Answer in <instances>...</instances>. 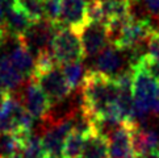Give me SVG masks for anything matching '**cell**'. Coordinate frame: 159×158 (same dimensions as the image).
Segmentation results:
<instances>
[{
	"label": "cell",
	"instance_id": "1",
	"mask_svg": "<svg viewBox=\"0 0 159 158\" xmlns=\"http://www.w3.org/2000/svg\"><path fill=\"white\" fill-rule=\"evenodd\" d=\"M133 70V121L159 115V81L137 59L130 65Z\"/></svg>",
	"mask_w": 159,
	"mask_h": 158
},
{
	"label": "cell",
	"instance_id": "2",
	"mask_svg": "<svg viewBox=\"0 0 159 158\" xmlns=\"http://www.w3.org/2000/svg\"><path fill=\"white\" fill-rule=\"evenodd\" d=\"M32 78L48 95L52 101V107L63 103L72 91L62 67H59L49 54L39 55L36 59V69Z\"/></svg>",
	"mask_w": 159,
	"mask_h": 158
},
{
	"label": "cell",
	"instance_id": "3",
	"mask_svg": "<svg viewBox=\"0 0 159 158\" xmlns=\"http://www.w3.org/2000/svg\"><path fill=\"white\" fill-rule=\"evenodd\" d=\"M52 54L58 63L66 65L71 62H82L86 57L80 35L71 29L61 25L57 30L52 42Z\"/></svg>",
	"mask_w": 159,
	"mask_h": 158
},
{
	"label": "cell",
	"instance_id": "4",
	"mask_svg": "<svg viewBox=\"0 0 159 158\" xmlns=\"http://www.w3.org/2000/svg\"><path fill=\"white\" fill-rule=\"evenodd\" d=\"M62 24L50 21L48 19L34 21L24 35H21L19 41L37 58L39 54L52 50V42L57 30Z\"/></svg>",
	"mask_w": 159,
	"mask_h": 158
},
{
	"label": "cell",
	"instance_id": "5",
	"mask_svg": "<svg viewBox=\"0 0 159 158\" xmlns=\"http://www.w3.org/2000/svg\"><path fill=\"white\" fill-rule=\"evenodd\" d=\"M150 19L146 17H135L130 16V19L125 22L118 35L111 41L115 48L122 50H133L138 48L142 42H147V40L154 32Z\"/></svg>",
	"mask_w": 159,
	"mask_h": 158
},
{
	"label": "cell",
	"instance_id": "6",
	"mask_svg": "<svg viewBox=\"0 0 159 158\" xmlns=\"http://www.w3.org/2000/svg\"><path fill=\"white\" fill-rule=\"evenodd\" d=\"M20 100L22 105L25 107V109L36 120H43L52 109V101L33 78L28 81V83L22 88Z\"/></svg>",
	"mask_w": 159,
	"mask_h": 158
},
{
	"label": "cell",
	"instance_id": "7",
	"mask_svg": "<svg viewBox=\"0 0 159 158\" xmlns=\"http://www.w3.org/2000/svg\"><path fill=\"white\" fill-rule=\"evenodd\" d=\"M137 123L124 121L113 127L109 133V158H126L135 154L133 144L134 125Z\"/></svg>",
	"mask_w": 159,
	"mask_h": 158
},
{
	"label": "cell",
	"instance_id": "8",
	"mask_svg": "<svg viewBox=\"0 0 159 158\" xmlns=\"http://www.w3.org/2000/svg\"><path fill=\"white\" fill-rule=\"evenodd\" d=\"M83 42L84 53L88 57H93L101 53L111 42V37L108 33V28L101 22L89 21L87 25L79 32Z\"/></svg>",
	"mask_w": 159,
	"mask_h": 158
},
{
	"label": "cell",
	"instance_id": "9",
	"mask_svg": "<svg viewBox=\"0 0 159 158\" xmlns=\"http://www.w3.org/2000/svg\"><path fill=\"white\" fill-rule=\"evenodd\" d=\"M87 0H61L59 24L80 32L88 22Z\"/></svg>",
	"mask_w": 159,
	"mask_h": 158
},
{
	"label": "cell",
	"instance_id": "10",
	"mask_svg": "<svg viewBox=\"0 0 159 158\" xmlns=\"http://www.w3.org/2000/svg\"><path fill=\"white\" fill-rule=\"evenodd\" d=\"M80 158H109V138L108 134L92 127L88 133Z\"/></svg>",
	"mask_w": 159,
	"mask_h": 158
},
{
	"label": "cell",
	"instance_id": "11",
	"mask_svg": "<svg viewBox=\"0 0 159 158\" xmlns=\"http://www.w3.org/2000/svg\"><path fill=\"white\" fill-rule=\"evenodd\" d=\"M7 54L9 55V59L13 63V66L25 78L33 77L36 69V57L19 41V38L15 41L13 46L11 48Z\"/></svg>",
	"mask_w": 159,
	"mask_h": 158
},
{
	"label": "cell",
	"instance_id": "12",
	"mask_svg": "<svg viewBox=\"0 0 159 158\" xmlns=\"http://www.w3.org/2000/svg\"><path fill=\"white\" fill-rule=\"evenodd\" d=\"M122 66V50L115 48L113 45L111 48H105L103 52L99 53L98 59H96V70L111 77H115L118 72H121L124 70Z\"/></svg>",
	"mask_w": 159,
	"mask_h": 158
},
{
	"label": "cell",
	"instance_id": "13",
	"mask_svg": "<svg viewBox=\"0 0 159 158\" xmlns=\"http://www.w3.org/2000/svg\"><path fill=\"white\" fill-rule=\"evenodd\" d=\"M133 144L135 154H145L159 150V133L151 128L139 127L135 124L133 133Z\"/></svg>",
	"mask_w": 159,
	"mask_h": 158
},
{
	"label": "cell",
	"instance_id": "14",
	"mask_svg": "<svg viewBox=\"0 0 159 158\" xmlns=\"http://www.w3.org/2000/svg\"><path fill=\"white\" fill-rule=\"evenodd\" d=\"M34 21H32L29 16L22 12L20 8L16 7L13 3L9 5L7 11V17H5V30L11 36L20 37L29 29V26Z\"/></svg>",
	"mask_w": 159,
	"mask_h": 158
},
{
	"label": "cell",
	"instance_id": "15",
	"mask_svg": "<svg viewBox=\"0 0 159 158\" xmlns=\"http://www.w3.org/2000/svg\"><path fill=\"white\" fill-rule=\"evenodd\" d=\"M89 132H84V131H80V129L74 128L72 132L66 138V142L63 146V157L65 158H80Z\"/></svg>",
	"mask_w": 159,
	"mask_h": 158
},
{
	"label": "cell",
	"instance_id": "16",
	"mask_svg": "<svg viewBox=\"0 0 159 158\" xmlns=\"http://www.w3.org/2000/svg\"><path fill=\"white\" fill-rule=\"evenodd\" d=\"M29 133L15 132H5L0 134V158H7L21 153L22 142H24V138Z\"/></svg>",
	"mask_w": 159,
	"mask_h": 158
},
{
	"label": "cell",
	"instance_id": "17",
	"mask_svg": "<svg viewBox=\"0 0 159 158\" xmlns=\"http://www.w3.org/2000/svg\"><path fill=\"white\" fill-rule=\"evenodd\" d=\"M22 158H45L46 157V151L43 149L42 138L38 134L29 133L25 136L24 142H22L21 149Z\"/></svg>",
	"mask_w": 159,
	"mask_h": 158
},
{
	"label": "cell",
	"instance_id": "18",
	"mask_svg": "<svg viewBox=\"0 0 159 158\" xmlns=\"http://www.w3.org/2000/svg\"><path fill=\"white\" fill-rule=\"evenodd\" d=\"M13 4L29 16L32 21L45 19V0H13Z\"/></svg>",
	"mask_w": 159,
	"mask_h": 158
},
{
	"label": "cell",
	"instance_id": "19",
	"mask_svg": "<svg viewBox=\"0 0 159 158\" xmlns=\"http://www.w3.org/2000/svg\"><path fill=\"white\" fill-rule=\"evenodd\" d=\"M62 70L65 72V77L69 82L71 90H75L76 87L82 86V82L86 72H84V67L82 62H71V63H66L62 67Z\"/></svg>",
	"mask_w": 159,
	"mask_h": 158
},
{
	"label": "cell",
	"instance_id": "20",
	"mask_svg": "<svg viewBox=\"0 0 159 158\" xmlns=\"http://www.w3.org/2000/svg\"><path fill=\"white\" fill-rule=\"evenodd\" d=\"M61 0H45V19L59 22Z\"/></svg>",
	"mask_w": 159,
	"mask_h": 158
},
{
	"label": "cell",
	"instance_id": "21",
	"mask_svg": "<svg viewBox=\"0 0 159 158\" xmlns=\"http://www.w3.org/2000/svg\"><path fill=\"white\" fill-rule=\"evenodd\" d=\"M147 55L159 61V28L154 29L151 36L147 40Z\"/></svg>",
	"mask_w": 159,
	"mask_h": 158
},
{
	"label": "cell",
	"instance_id": "22",
	"mask_svg": "<svg viewBox=\"0 0 159 158\" xmlns=\"http://www.w3.org/2000/svg\"><path fill=\"white\" fill-rule=\"evenodd\" d=\"M143 3L149 15L159 21V0H143Z\"/></svg>",
	"mask_w": 159,
	"mask_h": 158
},
{
	"label": "cell",
	"instance_id": "23",
	"mask_svg": "<svg viewBox=\"0 0 159 158\" xmlns=\"http://www.w3.org/2000/svg\"><path fill=\"white\" fill-rule=\"evenodd\" d=\"M13 3V0H0V28L5 29V17L9 5Z\"/></svg>",
	"mask_w": 159,
	"mask_h": 158
},
{
	"label": "cell",
	"instance_id": "24",
	"mask_svg": "<svg viewBox=\"0 0 159 158\" xmlns=\"http://www.w3.org/2000/svg\"><path fill=\"white\" fill-rule=\"evenodd\" d=\"M9 94L11 92H5V91H2V90H0V107L4 104V101H5V99L8 98Z\"/></svg>",
	"mask_w": 159,
	"mask_h": 158
},
{
	"label": "cell",
	"instance_id": "25",
	"mask_svg": "<svg viewBox=\"0 0 159 158\" xmlns=\"http://www.w3.org/2000/svg\"><path fill=\"white\" fill-rule=\"evenodd\" d=\"M7 158H22V156H21V153H17V154L11 156V157H7Z\"/></svg>",
	"mask_w": 159,
	"mask_h": 158
},
{
	"label": "cell",
	"instance_id": "26",
	"mask_svg": "<svg viewBox=\"0 0 159 158\" xmlns=\"http://www.w3.org/2000/svg\"><path fill=\"white\" fill-rule=\"evenodd\" d=\"M132 2H138V0H132Z\"/></svg>",
	"mask_w": 159,
	"mask_h": 158
}]
</instances>
